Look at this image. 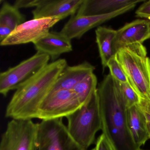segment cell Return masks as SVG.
I'll list each match as a JSON object with an SVG mask.
<instances>
[{
	"label": "cell",
	"mask_w": 150,
	"mask_h": 150,
	"mask_svg": "<svg viewBox=\"0 0 150 150\" xmlns=\"http://www.w3.org/2000/svg\"><path fill=\"white\" fill-rule=\"evenodd\" d=\"M102 133L114 150H140L129 131L126 110L119 82L110 73L97 88Z\"/></svg>",
	"instance_id": "6da1fadb"
},
{
	"label": "cell",
	"mask_w": 150,
	"mask_h": 150,
	"mask_svg": "<svg viewBox=\"0 0 150 150\" xmlns=\"http://www.w3.org/2000/svg\"><path fill=\"white\" fill-rule=\"evenodd\" d=\"M67 65L64 59H57L19 87L7 106L6 117L24 120L37 118L41 103L51 92L59 76Z\"/></svg>",
	"instance_id": "7a4b0ae2"
},
{
	"label": "cell",
	"mask_w": 150,
	"mask_h": 150,
	"mask_svg": "<svg viewBox=\"0 0 150 150\" xmlns=\"http://www.w3.org/2000/svg\"><path fill=\"white\" fill-rule=\"evenodd\" d=\"M132 87L140 99L150 103V59L143 44L120 49L115 54Z\"/></svg>",
	"instance_id": "3957f363"
},
{
	"label": "cell",
	"mask_w": 150,
	"mask_h": 150,
	"mask_svg": "<svg viewBox=\"0 0 150 150\" xmlns=\"http://www.w3.org/2000/svg\"><path fill=\"white\" fill-rule=\"evenodd\" d=\"M66 118L70 135L83 150H87L94 142L97 132L102 129L97 90L87 103Z\"/></svg>",
	"instance_id": "277c9868"
},
{
	"label": "cell",
	"mask_w": 150,
	"mask_h": 150,
	"mask_svg": "<svg viewBox=\"0 0 150 150\" xmlns=\"http://www.w3.org/2000/svg\"><path fill=\"white\" fill-rule=\"evenodd\" d=\"M38 150H83L74 141L63 118L38 123Z\"/></svg>",
	"instance_id": "5b68a950"
},
{
	"label": "cell",
	"mask_w": 150,
	"mask_h": 150,
	"mask_svg": "<svg viewBox=\"0 0 150 150\" xmlns=\"http://www.w3.org/2000/svg\"><path fill=\"white\" fill-rule=\"evenodd\" d=\"M48 55L37 52L17 65L0 74V93L6 96L10 91L16 90L49 64Z\"/></svg>",
	"instance_id": "8992f818"
},
{
	"label": "cell",
	"mask_w": 150,
	"mask_h": 150,
	"mask_svg": "<svg viewBox=\"0 0 150 150\" xmlns=\"http://www.w3.org/2000/svg\"><path fill=\"white\" fill-rule=\"evenodd\" d=\"M38 123L32 120L11 119L0 143V150H38Z\"/></svg>",
	"instance_id": "52a82bcc"
},
{
	"label": "cell",
	"mask_w": 150,
	"mask_h": 150,
	"mask_svg": "<svg viewBox=\"0 0 150 150\" xmlns=\"http://www.w3.org/2000/svg\"><path fill=\"white\" fill-rule=\"evenodd\" d=\"M81 106L72 90L52 91L41 103L37 118L47 120L67 117Z\"/></svg>",
	"instance_id": "ba28073f"
},
{
	"label": "cell",
	"mask_w": 150,
	"mask_h": 150,
	"mask_svg": "<svg viewBox=\"0 0 150 150\" xmlns=\"http://www.w3.org/2000/svg\"><path fill=\"white\" fill-rule=\"evenodd\" d=\"M61 21L59 18L33 19L18 26L3 42L1 46L19 45L33 43L47 35L56 23Z\"/></svg>",
	"instance_id": "9c48e42d"
},
{
	"label": "cell",
	"mask_w": 150,
	"mask_h": 150,
	"mask_svg": "<svg viewBox=\"0 0 150 150\" xmlns=\"http://www.w3.org/2000/svg\"><path fill=\"white\" fill-rule=\"evenodd\" d=\"M137 5L131 4L117 11L102 15L78 16L74 15L71 16L60 32L71 41L79 39L90 30L129 12Z\"/></svg>",
	"instance_id": "30bf717a"
},
{
	"label": "cell",
	"mask_w": 150,
	"mask_h": 150,
	"mask_svg": "<svg viewBox=\"0 0 150 150\" xmlns=\"http://www.w3.org/2000/svg\"><path fill=\"white\" fill-rule=\"evenodd\" d=\"M150 38V21L145 19L135 20L117 30L113 44L114 53L131 45L143 44Z\"/></svg>",
	"instance_id": "8fae6325"
},
{
	"label": "cell",
	"mask_w": 150,
	"mask_h": 150,
	"mask_svg": "<svg viewBox=\"0 0 150 150\" xmlns=\"http://www.w3.org/2000/svg\"><path fill=\"white\" fill-rule=\"evenodd\" d=\"M83 0H40L32 11L33 19H65L77 13Z\"/></svg>",
	"instance_id": "7c38bea8"
},
{
	"label": "cell",
	"mask_w": 150,
	"mask_h": 150,
	"mask_svg": "<svg viewBox=\"0 0 150 150\" xmlns=\"http://www.w3.org/2000/svg\"><path fill=\"white\" fill-rule=\"evenodd\" d=\"M33 44L37 52L48 55L53 61L73 50L71 40L60 32L50 31Z\"/></svg>",
	"instance_id": "4fadbf2b"
},
{
	"label": "cell",
	"mask_w": 150,
	"mask_h": 150,
	"mask_svg": "<svg viewBox=\"0 0 150 150\" xmlns=\"http://www.w3.org/2000/svg\"><path fill=\"white\" fill-rule=\"evenodd\" d=\"M145 1V0H83L76 15L78 16L102 15L117 11L131 4H138Z\"/></svg>",
	"instance_id": "5bb4252c"
},
{
	"label": "cell",
	"mask_w": 150,
	"mask_h": 150,
	"mask_svg": "<svg viewBox=\"0 0 150 150\" xmlns=\"http://www.w3.org/2000/svg\"><path fill=\"white\" fill-rule=\"evenodd\" d=\"M95 69L94 66L86 61L76 65H67L59 76L51 92L60 89L72 90L78 83L94 73Z\"/></svg>",
	"instance_id": "9a60e30c"
},
{
	"label": "cell",
	"mask_w": 150,
	"mask_h": 150,
	"mask_svg": "<svg viewBox=\"0 0 150 150\" xmlns=\"http://www.w3.org/2000/svg\"><path fill=\"white\" fill-rule=\"evenodd\" d=\"M126 116L128 129L132 139L140 148L150 139L144 114L137 104L127 109Z\"/></svg>",
	"instance_id": "2e32d148"
},
{
	"label": "cell",
	"mask_w": 150,
	"mask_h": 150,
	"mask_svg": "<svg viewBox=\"0 0 150 150\" xmlns=\"http://www.w3.org/2000/svg\"><path fill=\"white\" fill-rule=\"evenodd\" d=\"M116 33L117 30L103 26L96 30V42L103 70L107 67L110 59L115 55L113 44Z\"/></svg>",
	"instance_id": "e0dca14e"
},
{
	"label": "cell",
	"mask_w": 150,
	"mask_h": 150,
	"mask_svg": "<svg viewBox=\"0 0 150 150\" xmlns=\"http://www.w3.org/2000/svg\"><path fill=\"white\" fill-rule=\"evenodd\" d=\"M26 21L25 16L17 8L8 2L2 4L0 10V25H5L14 30Z\"/></svg>",
	"instance_id": "ac0fdd59"
},
{
	"label": "cell",
	"mask_w": 150,
	"mask_h": 150,
	"mask_svg": "<svg viewBox=\"0 0 150 150\" xmlns=\"http://www.w3.org/2000/svg\"><path fill=\"white\" fill-rule=\"evenodd\" d=\"M97 77L93 73L78 83L73 88L81 105L86 104L90 100L97 90Z\"/></svg>",
	"instance_id": "d6986e66"
},
{
	"label": "cell",
	"mask_w": 150,
	"mask_h": 150,
	"mask_svg": "<svg viewBox=\"0 0 150 150\" xmlns=\"http://www.w3.org/2000/svg\"><path fill=\"white\" fill-rule=\"evenodd\" d=\"M119 85L121 93L127 108L139 104L141 99L129 83L119 82Z\"/></svg>",
	"instance_id": "ffe728a7"
},
{
	"label": "cell",
	"mask_w": 150,
	"mask_h": 150,
	"mask_svg": "<svg viewBox=\"0 0 150 150\" xmlns=\"http://www.w3.org/2000/svg\"><path fill=\"white\" fill-rule=\"evenodd\" d=\"M107 67L110 70V74L114 79L120 83H129V80L120 63L114 56L108 62Z\"/></svg>",
	"instance_id": "44dd1931"
},
{
	"label": "cell",
	"mask_w": 150,
	"mask_h": 150,
	"mask_svg": "<svg viewBox=\"0 0 150 150\" xmlns=\"http://www.w3.org/2000/svg\"><path fill=\"white\" fill-rule=\"evenodd\" d=\"M136 16L150 21V0L146 1L135 12Z\"/></svg>",
	"instance_id": "7402d4cb"
},
{
	"label": "cell",
	"mask_w": 150,
	"mask_h": 150,
	"mask_svg": "<svg viewBox=\"0 0 150 150\" xmlns=\"http://www.w3.org/2000/svg\"><path fill=\"white\" fill-rule=\"evenodd\" d=\"M94 148L95 150H114L108 140L103 133L97 138Z\"/></svg>",
	"instance_id": "603a6c76"
},
{
	"label": "cell",
	"mask_w": 150,
	"mask_h": 150,
	"mask_svg": "<svg viewBox=\"0 0 150 150\" xmlns=\"http://www.w3.org/2000/svg\"><path fill=\"white\" fill-rule=\"evenodd\" d=\"M40 0H17L14 3L13 6L18 9L28 8L36 7Z\"/></svg>",
	"instance_id": "cb8c5ba5"
},
{
	"label": "cell",
	"mask_w": 150,
	"mask_h": 150,
	"mask_svg": "<svg viewBox=\"0 0 150 150\" xmlns=\"http://www.w3.org/2000/svg\"><path fill=\"white\" fill-rule=\"evenodd\" d=\"M139 107L144 114L147 123H150V103L145 100L140 99Z\"/></svg>",
	"instance_id": "d4e9b609"
},
{
	"label": "cell",
	"mask_w": 150,
	"mask_h": 150,
	"mask_svg": "<svg viewBox=\"0 0 150 150\" xmlns=\"http://www.w3.org/2000/svg\"><path fill=\"white\" fill-rule=\"evenodd\" d=\"M13 30L7 26L0 25V42L6 39Z\"/></svg>",
	"instance_id": "484cf974"
},
{
	"label": "cell",
	"mask_w": 150,
	"mask_h": 150,
	"mask_svg": "<svg viewBox=\"0 0 150 150\" xmlns=\"http://www.w3.org/2000/svg\"><path fill=\"white\" fill-rule=\"evenodd\" d=\"M147 130H148V133H149V137L150 138V123H147Z\"/></svg>",
	"instance_id": "4316f807"
},
{
	"label": "cell",
	"mask_w": 150,
	"mask_h": 150,
	"mask_svg": "<svg viewBox=\"0 0 150 150\" xmlns=\"http://www.w3.org/2000/svg\"><path fill=\"white\" fill-rule=\"evenodd\" d=\"M95 150V148H93V149H92V150Z\"/></svg>",
	"instance_id": "83f0119b"
},
{
	"label": "cell",
	"mask_w": 150,
	"mask_h": 150,
	"mask_svg": "<svg viewBox=\"0 0 150 150\" xmlns=\"http://www.w3.org/2000/svg\"></svg>",
	"instance_id": "f1b7e54d"
}]
</instances>
